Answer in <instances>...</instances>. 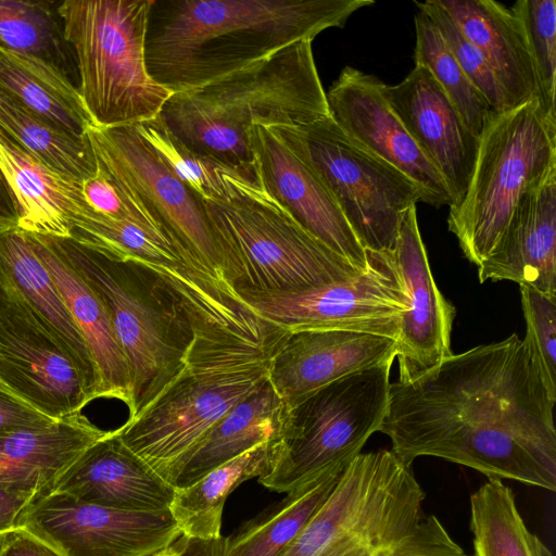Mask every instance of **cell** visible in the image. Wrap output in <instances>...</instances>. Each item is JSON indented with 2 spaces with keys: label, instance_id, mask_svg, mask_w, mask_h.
I'll return each mask as SVG.
<instances>
[{
  "label": "cell",
  "instance_id": "6da1fadb",
  "mask_svg": "<svg viewBox=\"0 0 556 556\" xmlns=\"http://www.w3.org/2000/svg\"><path fill=\"white\" fill-rule=\"evenodd\" d=\"M555 403L513 333L392 382L379 432L406 463L433 456L554 492Z\"/></svg>",
  "mask_w": 556,
  "mask_h": 556
},
{
  "label": "cell",
  "instance_id": "7a4b0ae2",
  "mask_svg": "<svg viewBox=\"0 0 556 556\" xmlns=\"http://www.w3.org/2000/svg\"><path fill=\"white\" fill-rule=\"evenodd\" d=\"M372 0H154L146 39L151 77L188 90L325 29Z\"/></svg>",
  "mask_w": 556,
  "mask_h": 556
},
{
  "label": "cell",
  "instance_id": "3957f363",
  "mask_svg": "<svg viewBox=\"0 0 556 556\" xmlns=\"http://www.w3.org/2000/svg\"><path fill=\"white\" fill-rule=\"evenodd\" d=\"M286 329H195L181 370L140 413L115 429L123 443L170 483L222 419L268 382L274 349Z\"/></svg>",
  "mask_w": 556,
  "mask_h": 556
},
{
  "label": "cell",
  "instance_id": "277c9868",
  "mask_svg": "<svg viewBox=\"0 0 556 556\" xmlns=\"http://www.w3.org/2000/svg\"><path fill=\"white\" fill-rule=\"evenodd\" d=\"M329 115L312 40L294 42L201 86L174 92L159 114L198 153L252 175L254 126H304Z\"/></svg>",
  "mask_w": 556,
  "mask_h": 556
},
{
  "label": "cell",
  "instance_id": "5b68a950",
  "mask_svg": "<svg viewBox=\"0 0 556 556\" xmlns=\"http://www.w3.org/2000/svg\"><path fill=\"white\" fill-rule=\"evenodd\" d=\"M60 251L103 300L126 358L132 394L128 418L144 409L181 370L197 320L156 273L118 261L71 238L53 237Z\"/></svg>",
  "mask_w": 556,
  "mask_h": 556
},
{
  "label": "cell",
  "instance_id": "8992f818",
  "mask_svg": "<svg viewBox=\"0 0 556 556\" xmlns=\"http://www.w3.org/2000/svg\"><path fill=\"white\" fill-rule=\"evenodd\" d=\"M205 204L235 292L302 290L350 280L368 269H358L306 231L257 176L230 177L226 195Z\"/></svg>",
  "mask_w": 556,
  "mask_h": 556
},
{
  "label": "cell",
  "instance_id": "52a82bcc",
  "mask_svg": "<svg viewBox=\"0 0 556 556\" xmlns=\"http://www.w3.org/2000/svg\"><path fill=\"white\" fill-rule=\"evenodd\" d=\"M154 0H65L56 9L74 51L81 100L93 125L156 117L173 94L149 74L146 39Z\"/></svg>",
  "mask_w": 556,
  "mask_h": 556
},
{
  "label": "cell",
  "instance_id": "ba28073f",
  "mask_svg": "<svg viewBox=\"0 0 556 556\" xmlns=\"http://www.w3.org/2000/svg\"><path fill=\"white\" fill-rule=\"evenodd\" d=\"M556 173V116L539 98L493 112L479 136L466 192L447 226L479 266L493 251L522 197Z\"/></svg>",
  "mask_w": 556,
  "mask_h": 556
},
{
  "label": "cell",
  "instance_id": "9c48e42d",
  "mask_svg": "<svg viewBox=\"0 0 556 556\" xmlns=\"http://www.w3.org/2000/svg\"><path fill=\"white\" fill-rule=\"evenodd\" d=\"M393 361L342 377L287 404L271 466L258 482L289 494L341 473L380 429Z\"/></svg>",
  "mask_w": 556,
  "mask_h": 556
},
{
  "label": "cell",
  "instance_id": "30bf717a",
  "mask_svg": "<svg viewBox=\"0 0 556 556\" xmlns=\"http://www.w3.org/2000/svg\"><path fill=\"white\" fill-rule=\"evenodd\" d=\"M412 464L391 448L357 455L279 556H395L425 517Z\"/></svg>",
  "mask_w": 556,
  "mask_h": 556
},
{
  "label": "cell",
  "instance_id": "8fae6325",
  "mask_svg": "<svg viewBox=\"0 0 556 556\" xmlns=\"http://www.w3.org/2000/svg\"><path fill=\"white\" fill-rule=\"evenodd\" d=\"M86 137L97 164L188 264L240 302L205 201L164 164L136 126L91 124Z\"/></svg>",
  "mask_w": 556,
  "mask_h": 556
},
{
  "label": "cell",
  "instance_id": "7c38bea8",
  "mask_svg": "<svg viewBox=\"0 0 556 556\" xmlns=\"http://www.w3.org/2000/svg\"><path fill=\"white\" fill-rule=\"evenodd\" d=\"M302 128L313 164L362 247L392 252L404 213L422 201L418 187L352 140L330 115Z\"/></svg>",
  "mask_w": 556,
  "mask_h": 556
},
{
  "label": "cell",
  "instance_id": "4fadbf2b",
  "mask_svg": "<svg viewBox=\"0 0 556 556\" xmlns=\"http://www.w3.org/2000/svg\"><path fill=\"white\" fill-rule=\"evenodd\" d=\"M368 254V269L350 280L295 291L237 289L236 294L258 318L289 331L341 328L396 339L404 290L391 252Z\"/></svg>",
  "mask_w": 556,
  "mask_h": 556
},
{
  "label": "cell",
  "instance_id": "5bb4252c",
  "mask_svg": "<svg viewBox=\"0 0 556 556\" xmlns=\"http://www.w3.org/2000/svg\"><path fill=\"white\" fill-rule=\"evenodd\" d=\"M62 556H154L181 532L169 509L122 510L49 492L34 498L17 520Z\"/></svg>",
  "mask_w": 556,
  "mask_h": 556
},
{
  "label": "cell",
  "instance_id": "9a60e30c",
  "mask_svg": "<svg viewBox=\"0 0 556 556\" xmlns=\"http://www.w3.org/2000/svg\"><path fill=\"white\" fill-rule=\"evenodd\" d=\"M250 147L265 191L312 236L366 270L369 254L313 164L302 126L256 125L250 132Z\"/></svg>",
  "mask_w": 556,
  "mask_h": 556
},
{
  "label": "cell",
  "instance_id": "2e32d148",
  "mask_svg": "<svg viewBox=\"0 0 556 556\" xmlns=\"http://www.w3.org/2000/svg\"><path fill=\"white\" fill-rule=\"evenodd\" d=\"M0 389L54 420L97 399L72 356L1 291Z\"/></svg>",
  "mask_w": 556,
  "mask_h": 556
},
{
  "label": "cell",
  "instance_id": "e0dca14e",
  "mask_svg": "<svg viewBox=\"0 0 556 556\" xmlns=\"http://www.w3.org/2000/svg\"><path fill=\"white\" fill-rule=\"evenodd\" d=\"M377 76L345 66L326 92L331 118L352 140L406 175L434 207L451 205L433 164L383 97Z\"/></svg>",
  "mask_w": 556,
  "mask_h": 556
},
{
  "label": "cell",
  "instance_id": "ac0fdd59",
  "mask_svg": "<svg viewBox=\"0 0 556 556\" xmlns=\"http://www.w3.org/2000/svg\"><path fill=\"white\" fill-rule=\"evenodd\" d=\"M406 309L396 338L399 381L408 380L451 355L455 307L438 289L422 242L416 205L403 215L391 252Z\"/></svg>",
  "mask_w": 556,
  "mask_h": 556
},
{
  "label": "cell",
  "instance_id": "d6986e66",
  "mask_svg": "<svg viewBox=\"0 0 556 556\" xmlns=\"http://www.w3.org/2000/svg\"><path fill=\"white\" fill-rule=\"evenodd\" d=\"M395 356L396 339L387 336L341 328L286 330L271 354L268 380L290 404Z\"/></svg>",
  "mask_w": 556,
  "mask_h": 556
},
{
  "label": "cell",
  "instance_id": "ffe728a7",
  "mask_svg": "<svg viewBox=\"0 0 556 556\" xmlns=\"http://www.w3.org/2000/svg\"><path fill=\"white\" fill-rule=\"evenodd\" d=\"M392 110L443 178L456 205L463 199L475 164L479 138L430 72L415 65L396 85H382Z\"/></svg>",
  "mask_w": 556,
  "mask_h": 556
},
{
  "label": "cell",
  "instance_id": "44dd1931",
  "mask_svg": "<svg viewBox=\"0 0 556 556\" xmlns=\"http://www.w3.org/2000/svg\"><path fill=\"white\" fill-rule=\"evenodd\" d=\"M49 492L114 509L160 511L168 509L175 489L113 430L90 445Z\"/></svg>",
  "mask_w": 556,
  "mask_h": 556
},
{
  "label": "cell",
  "instance_id": "7402d4cb",
  "mask_svg": "<svg viewBox=\"0 0 556 556\" xmlns=\"http://www.w3.org/2000/svg\"><path fill=\"white\" fill-rule=\"evenodd\" d=\"M479 281L509 280L556 296V173L529 190L478 266Z\"/></svg>",
  "mask_w": 556,
  "mask_h": 556
},
{
  "label": "cell",
  "instance_id": "603a6c76",
  "mask_svg": "<svg viewBox=\"0 0 556 556\" xmlns=\"http://www.w3.org/2000/svg\"><path fill=\"white\" fill-rule=\"evenodd\" d=\"M0 291L59 343L86 377L97 380L86 342L29 233L16 225L0 226Z\"/></svg>",
  "mask_w": 556,
  "mask_h": 556
},
{
  "label": "cell",
  "instance_id": "cb8c5ba5",
  "mask_svg": "<svg viewBox=\"0 0 556 556\" xmlns=\"http://www.w3.org/2000/svg\"><path fill=\"white\" fill-rule=\"evenodd\" d=\"M0 174L14 201L16 226L29 233L71 238L93 210L81 181L49 167L0 128Z\"/></svg>",
  "mask_w": 556,
  "mask_h": 556
},
{
  "label": "cell",
  "instance_id": "d4e9b609",
  "mask_svg": "<svg viewBox=\"0 0 556 556\" xmlns=\"http://www.w3.org/2000/svg\"><path fill=\"white\" fill-rule=\"evenodd\" d=\"M29 237L86 342L96 372L97 399L118 400L129 412L132 394L128 365L103 300L66 260L53 237Z\"/></svg>",
  "mask_w": 556,
  "mask_h": 556
},
{
  "label": "cell",
  "instance_id": "484cf974",
  "mask_svg": "<svg viewBox=\"0 0 556 556\" xmlns=\"http://www.w3.org/2000/svg\"><path fill=\"white\" fill-rule=\"evenodd\" d=\"M438 3L486 59L504 92L507 110L539 98L526 35L510 8L492 0Z\"/></svg>",
  "mask_w": 556,
  "mask_h": 556
},
{
  "label": "cell",
  "instance_id": "4316f807",
  "mask_svg": "<svg viewBox=\"0 0 556 556\" xmlns=\"http://www.w3.org/2000/svg\"><path fill=\"white\" fill-rule=\"evenodd\" d=\"M106 433L80 413L46 426L0 433V484L46 494Z\"/></svg>",
  "mask_w": 556,
  "mask_h": 556
},
{
  "label": "cell",
  "instance_id": "83f0119b",
  "mask_svg": "<svg viewBox=\"0 0 556 556\" xmlns=\"http://www.w3.org/2000/svg\"><path fill=\"white\" fill-rule=\"evenodd\" d=\"M287 404L268 382L235 406L198 445L170 481L186 488L255 445L279 439Z\"/></svg>",
  "mask_w": 556,
  "mask_h": 556
},
{
  "label": "cell",
  "instance_id": "f1b7e54d",
  "mask_svg": "<svg viewBox=\"0 0 556 556\" xmlns=\"http://www.w3.org/2000/svg\"><path fill=\"white\" fill-rule=\"evenodd\" d=\"M277 440L260 443L192 484L175 489L168 509L181 535L201 540L220 538L226 500L244 481L267 473Z\"/></svg>",
  "mask_w": 556,
  "mask_h": 556
},
{
  "label": "cell",
  "instance_id": "f546056e",
  "mask_svg": "<svg viewBox=\"0 0 556 556\" xmlns=\"http://www.w3.org/2000/svg\"><path fill=\"white\" fill-rule=\"evenodd\" d=\"M0 86L66 132L85 138L93 124L78 87L46 60L0 46Z\"/></svg>",
  "mask_w": 556,
  "mask_h": 556
},
{
  "label": "cell",
  "instance_id": "4dcf8cb0",
  "mask_svg": "<svg viewBox=\"0 0 556 556\" xmlns=\"http://www.w3.org/2000/svg\"><path fill=\"white\" fill-rule=\"evenodd\" d=\"M472 556H554L525 523L513 490L488 479L470 496Z\"/></svg>",
  "mask_w": 556,
  "mask_h": 556
},
{
  "label": "cell",
  "instance_id": "1f68e13d",
  "mask_svg": "<svg viewBox=\"0 0 556 556\" xmlns=\"http://www.w3.org/2000/svg\"><path fill=\"white\" fill-rule=\"evenodd\" d=\"M0 128L59 173L84 180L97 170V160L87 137L66 132L1 86Z\"/></svg>",
  "mask_w": 556,
  "mask_h": 556
},
{
  "label": "cell",
  "instance_id": "d6a6232c",
  "mask_svg": "<svg viewBox=\"0 0 556 556\" xmlns=\"http://www.w3.org/2000/svg\"><path fill=\"white\" fill-rule=\"evenodd\" d=\"M341 473L287 494L273 511L224 539L222 556H279L327 501Z\"/></svg>",
  "mask_w": 556,
  "mask_h": 556
},
{
  "label": "cell",
  "instance_id": "836d02e7",
  "mask_svg": "<svg viewBox=\"0 0 556 556\" xmlns=\"http://www.w3.org/2000/svg\"><path fill=\"white\" fill-rule=\"evenodd\" d=\"M415 65L427 68L442 87L470 131L478 138L494 112L466 76L431 18L415 16Z\"/></svg>",
  "mask_w": 556,
  "mask_h": 556
},
{
  "label": "cell",
  "instance_id": "e575fe53",
  "mask_svg": "<svg viewBox=\"0 0 556 556\" xmlns=\"http://www.w3.org/2000/svg\"><path fill=\"white\" fill-rule=\"evenodd\" d=\"M0 46L39 56L67 76L72 67L62 26L45 1L0 0Z\"/></svg>",
  "mask_w": 556,
  "mask_h": 556
},
{
  "label": "cell",
  "instance_id": "d590c367",
  "mask_svg": "<svg viewBox=\"0 0 556 556\" xmlns=\"http://www.w3.org/2000/svg\"><path fill=\"white\" fill-rule=\"evenodd\" d=\"M135 126L164 164L204 201L224 198L230 177H256V172L248 174L198 153L176 137L159 115Z\"/></svg>",
  "mask_w": 556,
  "mask_h": 556
},
{
  "label": "cell",
  "instance_id": "8d00e7d4",
  "mask_svg": "<svg viewBox=\"0 0 556 556\" xmlns=\"http://www.w3.org/2000/svg\"><path fill=\"white\" fill-rule=\"evenodd\" d=\"M519 18L531 53L539 99L556 116V1L518 0L510 8Z\"/></svg>",
  "mask_w": 556,
  "mask_h": 556
},
{
  "label": "cell",
  "instance_id": "74e56055",
  "mask_svg": "<svg viewBox=\"0 0 556 556\" xmlns=\"http://www.w3.org/2000/svg\"><path fill=\"white\" fill-rule=\"evenodd\" d=\"M526 321L522 342L548 395L556 400V296L520 286Z\"/></svg>",
  "mask_w": 556,
  "mask_h": 556
},
{
  "label": "cell",
  "instance_id": "f35d334b",
  "mask_svg": "<svg viewBox=\"0 0 556 556\" xmlns=\"http://www.w3.org/2000/svg\"><path fill=\"white\" fill-rule=\"evenodd\" d=\"M438 27L459 66L494 112L506 111L504 92L482 52L460 31L438 0L415 2Z\"/></svg>",
  "mask_w": 556,
  "mask_h": 556
},
{
  "label": "cell",
  "instance_id": "ab89813d",
  "mask_svg": "<svg viewBox=\"0 0 556 556\" xmlns=\"http://www.w3.org/2000/svg\"><path fill=\"white\" fill-rule=\"evenodd\" d=\"M396 556H470L434 515L425 516L400 546Z\"/></svg>",
  "mask_w": 556,
  "mask_h": 556
},
{
  "label": "cell",
  "instance_id": "60d3db41",
  "mask_svg": "<svg viewBox=\"0 0 556 556\" xmlns=\"http://www.w3.org/2000/svg\"><path fill=\"white\" fill-rule=\"evenodd\" d=\"M53 421L0 389V433L41 427Z\"/></svg>",
  "mask_w": 556,
  "mask_h": 556
},
{
  "label": "cell",
  "instance_id": "b9f144b4",
  "mask_svg": "<svg viewBox=\"0 0 556 556\" xmlns=\"http://www.w3.org/2000/svg\"><path fill=\"white\" fill-rule=\"evenodd\" d=\"M0 556H62L52 546L25 529L0 534Z\"/></svg>",
  "mask_w": 556,
  "mask_h": 556
},
{
  "label": "cell",
  "instance_id": "7bdbcfd3",
  "mask_svg": "<svg viewBox=\"0 0 556 556\" xmlns=\"http://www.w3.org/2000/svg\"><path fill=\"white\" fill-rule=\"evenodd\" d=\"M38 495L31 490L0 484V534L17 528L21 514Z\"/></svg>",
  "mask_w": 556,
  "mask_h": 556
},
{
  "label": "cell",
  "instance_id": "ee69618b",
  "mask_svg": "<svg viewBox=\"0 0 556 556\" xmlns=\"http://www.w3.org/2000/svg\"><path fill=\"white\" fill-rule=\"evenodd\" d=\"M224 538L201 540L181 535L174 545L178 556H222Z\"/></svg>",
  "mask_w": 556,
  "mask_h": 556
},
{
  "label": "cell",
  "instance_id": "f6af8a7d",
  "mask_svg": "<svg viewBox=\"0 0 556 556\" xmlns=\"http://www.w3.org/2000/svg\"><path fill=\"white\" fill-rule=\"evenodd\" d=\"M17 213L12 195L0 174V226L16 225Z\"/></svg>",
  "mask_w": 556,
  "mask_h": 556
},
{
  "label": "cell",
  "instance_id": "bcb514c9",
  "mask_svg": "<svg viewBox=\"0 0 556 556\" xmlns=\"http://www.w3.org/2000/svg\"><path fill=\"white\" fill-rule=\"evenodd\" d=\"M154 556H178V552H177L176 546L173 544L170 547L166 548L165 551H163Z\"/></svg>",
  "mask_w": 556,
  "mask_h": 556
}]
</instances>
